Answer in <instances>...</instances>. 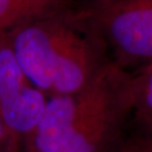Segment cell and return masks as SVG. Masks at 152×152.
I'll return each instance as SVG.
<instances>
[{
    "mask_svg": "<svg viewBox=\"0 0 152 152\" xmlns=\"http://www.w3.org/2000/svg\"><path fill=\"white\" fill-rule=\"evenodd\" d=\"M132 73L109 63L80 91L48 98L25 152H114L132 120Z\"/></svg>",
    "mask_w": 152,
    "mask_h": 152,
    "instance_id": "6da1fadb",
    "label": "cell"
},
{
    "mask_svg": "<svg viewBox=\"0 0 152 152\" xmlns=\"http://www.w3.org/2000/svg\"><path fill=\"white\" fill-rule=\"evenodd\" d=\"M7 36L24 73L48 98L85 89L112 63L73 12L54 10L12 28Z\"/></svg>",
    "mask_w": 152,
    "mask_h": 152,
    "instance_id": "7a4b0ae2",
    "label": "cell"
},
{
    "mask_svg": "<svg viewBox=\"0 0 152 152\" xmlns=\"http://www.w3.org/2000/svg\"><path fill=\"white\" fill-rule=\"evenodd\" d=\"M75 16L127 71L152 63V0H91Z\"/></svg>",
    "mask_w": 152,
    "mask_h": 152,
    "instance_id": "3957f363",
    "label": "cell"
},
{
    "mask_svg": "<svg viewBox=\"0 0 152 152\" xmlns=\"http://www.w3.org/2000/svg\"><path fill=\"white\" fill-rule=\"evenodd\" d=\"M46 102L19 66L7 33L0 34V121L20 145L38 124Z\"/></svg>",
    "mask_w": 152,
    "mask_h": 152,
    "instance_id": "277c9868",
    "label": "cell"
},
{
    "mask_svg": "<svg viewBox=\"0 0 152 152\" xmlns=\"http://www.w3.org/2000/svg\"><path fill=\"white\" fill-rule=\"evenodd\" d=\"M58 0H0V34L55 10Z\"/></svg>",
    "mask_w": 152,
    "mask_h": 152,
    "instance_id": "5b68a950",
    "label": "cell"
},
{
    "mask_svg": "<svg viewBox=\"0 0 152 152\" xmlns=\"http://www.w3.org/2000/svg\"><path fill=\"white\" fill-rule=\"evenodd\" d=\"M132 94L131 122L152 135V63L132 73Z\"/></svg>",
    "mask_w": 152,
    "mask_h": 152,
    "instance_id": "8992f818",
    "label": "cell"
},
{
    "mask_svg": "<svg viewBox=\"0 0 152 152\" xmlns=\"http://www.w3.org/2000/svg\"><path fill=\"white\" fill-rule=\"evenodd\" d=\"M114 152H152V135L131 122L120 145Z\"/></svg>",
    "mask_w": 152,
    "mask_h": 152,
    "instance_id": "52a82bcc",
    "label": "cell"
},
{
    "mask_svg": "<svg viewBox=\"0 0 152 152\" xmlns=\"http://www.w3.org/2000/svg\"><path fill=\"white\" fill-rule=\"evenodd\" d=\"M22 145L8 133L5 125L0 121V152H19Z\"/></svg>",
    "mask_w": 152,
    "mask_h": 152,
    "instance_id": "ba28073f",
    "label": "cell"
}]
</instances>
